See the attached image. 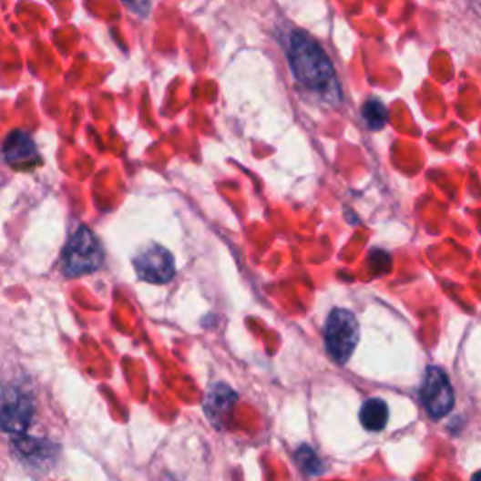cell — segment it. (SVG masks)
<instances>
[{
	"instance_id": "1",
	"label": "cell",
	"mask_w": 481,
	"mask_h": 481,
	"mask_svg": "<svg viewBox=\"0 0 481 481\" xmlns=\"http://www.w3.org/2000/svg\"><path fill=\"white\" fill-rule=\"evenodd\" d=\"M288 65L295 79L327 102H339L341 90L337 74L325 51L303 30H293L286 46Z\"/></svg>"
},
{
	"instance_id": "4",
	"label": "cell",
	"mask_w": 481,
	"mask_h": 481,
	"mask_svg": "<svg viewBox=\"0 0 481 481\" xmlns=\"http://www.w3.org/2000/svg\"><path fill=\"white\" fill-rule=\"evenodd\" d=\"M419 397L427 414L435 419H440L445 414H449V410L454 408V403H455L454 387H451L447 374L438 367L427 369L424 384H421Z\"/></svg>"
},
{
	"instance_id": "9",
	"label": "cell",
	"mask_w": 481,
	"mask_h": 481,
	"mask_svg": "<svg viewBox=\"0 0 481 481\" xmlns=\"http://www.w3.org/2000/svg\"><path fill=\"white\" fill-rule=\"evenodd\" d=\"M387 417H389V410L382 399H369L359 410L361 425L371 433L382 431L387 425Z\"/></svg>"
},
{
	"instance_id": "10",
	"label": "cell",
	"mask_w": 481,
	"mask_h": 481,
	"mask_svg": "<svg viewBox=\"0 0 481 481\" xmlns=\"http://www.w3.org/2000/svg\"><path fill=\"white\" fill-rule=\"evenodd\" d=\"M363 118L371 130H380L387 123V109L380 100H369L363 106Z\"/></svg>"
},
{
	"instance_id": "11",
	"label": "cell",
	"mask_w": 481,
	"mask_h": 481,
	"mask_svg": "<svg viewBox=\"0 0 481 481\" xmlns=\"http://www.w3.org/2000/svg\"><path fill=\"white\" fill-rule=\"evenodd\" d=\"M295 457H297L299 466L303 468L309 476H320V474L323 472V466H322L318 455L314 454V451H312L311 447L303 445V447H301V449L297 451V455H295Z\"/></svg>"
},
{
	"instance_id": "8",
	"label": "cell",
	"mask_w": 481,
	"mask_h": 481,
	"mask_svg": "<svg viewBox=\"0 0 481 481\" xmlns=\"http://www.w3.org/2000/svg\"><path fill=\"white\" fill-rule=\"evenodd\" d=\"M235 401H237V395L231 387H228L226 384L213 385L209 389L207 399H205L207 417L213 421L217 427H222L226 424V415H230Z\"/></svg>"
},
{
	"instance_id": "13",
	"label": "cell",
	"mask_w": 481,
	"mask_h": 481,
	"mask_svg": "<svg viewBox=\"0 0 481 481\" xmlns=\"http://www.w3.org/2000/svg\"><path fill=\"white\" fill-rule=\"evenodd\" d=\"M472 481H481V470L472 477Z\"/></svg>"
},
{
	"instance_id": "7",
	"label": "cell",
	"mask_w": 481,
	"mask_h": 481,
	"mask_svg": "<svg viewBox=\"0 0 481 481\" xmlns=\"http://www.w3.org/2000/svg\"><path fill=\"white\" fill-rule=\"evenodd\" d=\"M5 160L14 168L33 166L38 162V148L36 143L28 132L15 130L5 141Z\"/></svg>"
},
{
	"instance_id": "3",
	"label": "cell",
	"mask_w": 481,
	"mask_h": 481,
	"mask_svg": "<svg viewBox=\"0 0 481 481\" xmlns=\"http://www.w3.org/2000/svg\"><path fill=\"white\" fill-rule=\"evenodd\" d=\"M325 348L337 363H346L359 341V325L350 311L335 309L325 322Z\"/></svg>"
},
{
	"instance_id": "12",
	"label": "cell",
	"mask_w": 481,
	"mask_h": 481,
	"mask_svg": "<svg viewBox=\"0 0 481 481\" xmlns=\"http://www.w3.org/2000/svg\"><path fill=\"white\" fill-rule=\"evenodd\" d=\"M123 3L139 15H147L150 10V0H123Z\"/></svg>"
},
{
	"instance_id": "2",
	"label": "cell",
	"mask_w": 481,
	"mask_h": 481,
	"mask_svg": "<svg viewBox=\"0 0 481 481\" xmlns=\"http://www.w3.org/2000/svg\"><path fill=\"white\" fill-rule=\"evenodd\" d=\"M104 251L97 235L79 226L63 251V273L67 277H81L95 273L102 267Z\"/></svg>"
},
{
	"instance_id": "6",
	"label": "cell",
	"mask_w": 481,
	"mask_h": 481,
	"mask_svg": "<svg viewBox=\"0 0 481 481\" xmlns=\"http://www.w3.org/2000/svg\"><path fill=\"white\" fill-rule=\"evenodd\" d=\"M35 415V404L17 387H6L3 394V429L12 435L25 433Z\"/></svg>"
},
{
	"instance_id": "5",
	"label": "cell",
	"mask_w": 481,
	"mask_h": 481,
	"mask_svg": "<svg viewBox=\"0 0 481 481\" xmlns=\"http://www.w3.org/2000/svg\"><path fill=\"white\" fill-rule=\"evenodd\" d=\"M136 273L150 284H166L175 275V260L171 252L160 245H150L134 258Z\"/></svg>"
}]
</instances>
